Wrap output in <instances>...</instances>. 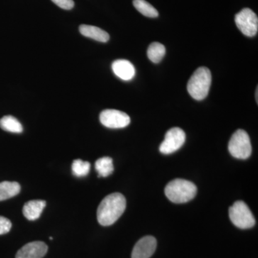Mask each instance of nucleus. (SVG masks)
Returning <instances> with one entry per match:
<instances>
[{
	"instance_id": "1a4fd4ad",
	"label": "nucleus",
	"mask_w": 258,
	"mask_h": 258,
	"mask_svg": "<svg viewBox=\"0 0 258 258\" xmlns=\"http://www.w3.org/2000/svg\"><path fill=\"white\" fill-rule=\"evenodd\" d=\"M157 240L152 236H146L139 240L134 246L132 258H149L157 248Z\"/></svg>"
},
{
	"instance_id": "0eeeda50",
	"label": "nucleus",
	"mask_w": 258,
	"mask_h": 258,
	"mask_svg": "<svg viewBox=\"0 0 258 258\" xmlns=\"http://www.w3.org/2000/svg\"><path fill=\"white\" fill-rule=\"evenodd\" d=\"M186 135L182 129L175 127L166 132L165 139L159 147L163 154H171L179 150L184 145Z\"/></svg>"
},
{
	"instance_id": "f8f14e48",
	"label": "nucleus",
	"mask_w": 258,
	"mask_h": 258,
	"mask_svg": "<svg viewBox=\"0 0 258 258\" xmlns=\"http://www.w3.org/2000/svg\"><path fill=\"white\" fill-rule=\"evenodd\" d=\"M46 206L45 200H31L25 203L23 207V215L28 220L34 221L41 215L44 208Z\"/></svg>"
},
{
	"instance_id": "9b49d317",
	"label": "nucleus",
	"mask_w": 258,
	"mask_h": 258,
	"mask_svg": "<svg viewBox=\"0 0 258 258\" xmlns=\"http://www.w3.org/2000/svg\"><path fill=\"white\" fill-rule=\"evenodd\" d=\"M112 70L117 77L130 81L135 76L136 70L132 62L126 60H117L112 64Z\"/></svg>"
},
{
	"instance_id": "ddd939ff",
	"label": "nucleus",
	"mask_w": 258,
	"mask_h": 258,
	"mask_svg": "<svg viewBox=\"0 0 258 258\" xmlns=\"http://www.w3.org/2000/svg\"><path fill=\"white\" fill-rule=\"evenodd\" d=\"M79 31L83 36L89 37L96 41L106 42L109 40L110 36L108 32L98 27L82 25L79 27Z\"/></svg>"
},
{
	"instance_id": "6e6552de",
	"label": "nucleus",
	"mask_w": 258,
	"mask_h": 258,
	"mask_svg": "<svg viewBox=\"0 0 258 258\" xmlns=\"http://www.w3.org/2000/svg\"><path fill=\"white\" fill-rule=\"evenodd\" d=\"M100 121L107 128H122L130 124L131 118L124 112L106 109L100 114Z\"/></svg>"
},
{
	"instance_id": "20e7f679",
	"label": "nucleus",
	"mask_w": 258,
	"mask_h": 258,
	"mask_svg": "<svg viewBox=\"0 0 258 258\" xmlns=\"http://www.w3.org/2000/svg\"><path fill=\"white\" fill-rule=\"evenodd\" d=\"M228 149L231 155L236 159H248L252 153V146L247 132L241 129L236 131L231 137Z\"/></svg>"
},
{
	"instance_id": "7ed1b4c3",
	"label": "nucleus",
	"mask_w": 258,
	"mask_h": 258,
	"mask_svg": "<svg viewBox=\"0 0 258 258\" xmlns=\"http://www.w3.org/2000/svg\"><path fill=\"white\" fill-rule=\"evenodd\" d=\"M212 82V74L206 67L196 70L187 83L190 96L197 101H202L208 96Z\"/></svg>"
},
{
	"instance_id": "423d86ee",
	"label": "nucleus",
	"mask_w": 258,
	"mask_h": 258,
	"mask_svg": "<svg viewBox=\"0 0 258 258\" xmlns=\"http://www.w3.org/2000/svg\"><path fill=\"white\" fill-rule=\"evenodd\" d=\"M235 23L239 30L247 37H254L258 31V18L249 8H244L235 15Z\"/></svg>"
},
{
	"instance_id": "2eb2a0df",
	"label": "nucleus",
	"mask_w": 258,
	"mask_h": 258,
	"mask_svg": "<svg viewBox=\"0 0 258 258\" xmlns=\"http://www.w3.org/2000/svg\"><path fill=\"white\" fill-rule=\"evenodd\" d=\"M0 128L11 133L20 134L23 132L20 122L12 115H5L0 119Z\"/></svg>"
},
{
	"instance_id": "aec40b11",
	"label": "nucleus",
	"mask_w": 258,
	"mask_h": 258,
	"mask_svg": "<svg viewBox=\"0 0 258 258\" xmlns=\"http://www.w3.org/2000/svg\"><path fill=\"white\" fill-rule=\"evenodd\" d=\"M12 228V222L6 217L0 216V235L8 233Z\"/></svg>"
},
{
	"instance_id": "9d476101",
	"label": "nucleus",
	"mask_w": 258,
	"mask_h": 258,
	"mask_svg": "<svg viewBox=\"0 0 258 258\" xmlns=\"http://www.w3.org/2000/svg\"><path fill=\"white\" fill-rule=\"evenodd\" d=\"M47 244L41 241L29 242L17 252L15 258H42L47 252Z\"/></svg>"
},
{
	"instance_id": "4be33fe9",
	"label": "nucleus",
	"mask_w": 258,
	"mask_h": 258,
	"mask_svg": "<svg viewBox=\"0 0 258 258\" xmlns=\"http://www.w3.org/2000/svg\"><path fill=\"white\" fill-rule=\"evenodd\" d=\"M257 93H258V90H257H257H256V101H258L257 100Z\"/></svg>"
},
{
	"instance_id": "f03ea898",
	"label": "nucleus",
	"mask_w": 258,
	"mask_h": 258,
	"mask_svg": "<svg viewBox=\"0 0 258 258\" xmlns=\"http://www.w3.org/2000/svg\"><path fill=\"white\" fill-rule=\"evenodd\" d=\"M197 191L196 185L182 179H176L170 181L164 190L167 198L176 204L188 203L196 196Z\"/></svg>"
},
{
	"instance_id": "f3484780",
	"label": "nucleus",
	"mask_w": 258,
	"mask_h": 258,
	"mask_svg": "<svg viewBox=\"0 0 258 258\" xmlns=\"http://www.w3.org/2000/svg\"><path fill=\"white\" fill-rule=\"evenodd\" d=\"M165 53L166 48L164 45L157 42L151 44L147 50L148 57L154 63L160 62Z\"/></svg>"
},
{
	"instance_id": "f257e3e1",
	"label": "nucleus",
	"mask_w": 258,
	"mask_h": 258,
	"mask_svg": "<svg viewBox=\"0 0 258 258\" xmlns=\"http://www.w3.org/2000/svg\"><path fill=\"white\" fill-rule=\"evenodd\" d=\"M126 208L125 197L120 193L108 195L103 200L97 210V219L100 225L110 226L114 224L123 215Z\"/></svg>"
},
{
	"instance_id": "412c9836",
	"label": "nucleus",
	"mask_w": 258,
	"mask_h": 258,
	"mask_svg": "<svg viewBox=\"0 0 258 258\" xmlns=\"http://www.w3.org/2000/svg\"><path fill=\"white\" fill-rule=\"evenodd\" d=\"M52 2L63 10H70L74 7V0H52Z\"/></svg>"
},
{
	"instance_id": "a211bd4d",
	"label": "nucleus",
	"mask_w": 258,
	"mask_h": 258,
	"mask_svg": "<svg viewBox=\"0 0 258 258\" xmlns=\"http://www.w3.org/2000/svg\"><path fill=\"white\" fill-rule=\"evenodd\" d=\"M133 4L134 8L144 16L148 18H157L159 16L157 10L146 0H134Z\"/></svg>"
},
{
	"instance_id": "4468645a",
	"label": "nucleus",
	"mask_w": 258,
	"mask_h": 258,
	"mask_svg": "<svg viewBox=\"0 0 258 258\" xmlns=\"http://www.w3.org/2000/svg\"><path fill=\"white\" fill-rule=\"evenodd\" d=\"M20 185L16 181L0 182V201L8 200L20 193Z\"/></svg>"
},
{
	"instance_id": "39448f33",
	"label": "nucleus",
	"mask_w": 258,
	"mask_h": 258,
	"mask_svg": "<svg viewBox=\"0 0 258 258\" xmlns=\"http://www.w3.org/2000/svg\"><path fill=\"white\" fill-rule=\"evenodd\" d=\"M231 222L240 229L252 228L255 225V219L248 206L244 202L237 201L229 210Z\"/></svg>"
},
{
	"instance_id": "6ab92c4d",
	"label": "nucleus",
	"mask_w": 258,
	"mask_h": 258,
	"mask_svg": "<svg viewBox=\"0 0 258 258\" xmlns=\"http://www.w3.org/2000/svg\"><path fill=\"white\" fill-rule=\"evenodd\" d=\"M91 169V164L88 161H84L81 159L74 160L72 164L73 174L77 177H83L87 176Z\"/></svg>"
},
{
	"instance_id": "dca6fc26",
	"label": "nucleus",
	"mask_w": 258,
	"mask_h": 258,
	"mask_svg": "<svg viewBox=\"0 0 258 258\" xmlns=\"http://www.w3.org/2000/svg\"><path fill=\"white\" fill-rule=\"evenodd\" d=\"M95 168L100 177H107L111 175L114 170L111 158L106 157L98 159L95 164Z\"/></svg>"
}]
</instances>
